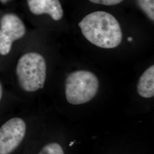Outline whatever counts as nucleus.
<instances>
[{
    "instance_id": "9b49d317",
    "label": "nucleus",
    "mask_w": 154,
    "mask_h": 154,
    "mask_svg": "<svg viewBox=\"0 0 154 154\" xmlns=\"http://www.w3.org/2000/svg\"><path fill=\"white\" fill-rule=\"evenodd\" d=\"M2 96V87L1 83L0 82V100L1 99Z\"/></svg>"
},
{
    "instance_id": "20e7f679",
    "label": "nucleus",
    "mask_w": 154,
    "mask_h": 154,
    "mask_svg": "<svg viewBox=\"0 0 154 154\" xmlns=\"http://www.w3.org/2000/svg\"><path fill=\"white\" fill-rule=\"evenodd\" d=\"M26 27L22 20L13 13H7L0 20V54H8L13 43L22 38Z\"/></svg>"
},
{
    "instance_id": "f257e3e1",
    "label": "nucleus",
    "mask_w": 154,
    "mask_h": 154,
    "mask_svg": "<svg viewBox=\"0 0 154 154\" xmlns=\"http://www.w3.org/2000/svg\"><path fill=\"white\" fill-rule=\"evenodd\" d=\"M78 25L83 35L99 48L113 49L121 43L123 35L120 24L109 13H91L85 17Z\"/></svg>"
},
{
    "instance_id": "6e6552de",
    "label": "nucleus",
    "mask_w": 154,
    "mask_h": 154,
    "mask_svg": "<svg viewBox=\"0 0 154 154\" xmlns=\"http://www.w3.org/2000/svg\"><path fill=\"white\" fill-rule=\"evenodd\" d=\"M138 5L149 18L154 21V0H137Z\"/></svg>"
},
{
    "instance_id": "7ed1b4c3",
    "label": "nucleus",
    "mask_w": 154,
    "mask_h": 154,
    "mask_svg": "<svg viewBox=\"0 0 154 154\" xmlns=\"http://www.w3.org/2000/svg\"><path fill=\"white\" fill-rule=\"evenodd\" d=\"M99 83L93 72L77 70L71 72L65 81V95L67 102L74 105L90 101L97 95Z\"/></svg>"
},
{
    "instance_id": "39448f33",
    "label": "nucleus",
    "mask_w": 154,
    "mask_h": 154,
    "mask_svg": "<svg viewBox=\"0 0 154 154\" xmlns=\"http://www.w3.org/2000/svg\"><path fill=\"white\" fill-rule=\"evenodd\" d=\"M26 125L20 118H13L0 128V154H10L22 142Z\"/></svg>"
},
{
    "instance_id": "0eeeda50",
    "label": "nucleus",
    "mask_w": 154,
    "mask_h": 154,
    "mask_svg": "<svg viewBox=\"0 0 154 154\" xmlns=\"http://www.w3.org/2000/svg\"><path fill=\"white\" fill-rule=\"evenodd\" d=\"M137 91L140 96L150 98L154 96V66L149 67L140 76L137 85Z\"/></svg>"
},
{
    "instance_id": "423d86ee",
    "label": "nucleus",
    "mask_w": 154,
    "mask_h": 154,
    "mask_svg": "<svg viewBox=\"0 0 154 154\" xmlns=\"http://www.w3.org/2000/svg\"><path fill=\"white\" fill-rule=\"evenodd\" d=\"M27 3L30 11L35 15L48 14L55 21L63 16L60 0H27Z\"/></svg>"
},
{
    "instance_id": "f03ea898",
    "label": "nucleus",
    "mask_w": 154,
    "mask_h": 154,
    "mask_svg": "<svg viewBox=\"0 0 154 154\" xmlns=\"http://www.w3.org/2000/svg\"><path fill=\"white\" fill-rule=\"evenodd\" d=\"M20 87L27 92H34L44 87L46 78V63L40 54L28 53L20 58L16 67Z\"/></svg>"
},
{
    "instance_id": "f8f14e48",
    "label": "nucleus",
    "mask_w": 154,
    "mask_h": 154,
    "mask_svg": "<svg viewBox=\"0 0 154 154\" xmlns=\"http://www.w3.org/2000/svg\"><path fill=\"white\" fill-rule=\"evenodd\" d=\"M9 1H11V0H0V1H1V2H2V3H4V4L6 3L7 2Z\"/></svg>"
},
{
    "instance_id": "1a4fd4ad",
    "label": "nucleus",
    "mask_w": 154,
    "mask_h": 154,
    "mask_svg": "<svg viewBox=\"0 0 154 154\" xmlns=\"http://www.w3.org/2000/svg\"><path fill=\"white\" fill-rule=\"evenodd\" d=\"M38 154H65L60 144L57 143H51L45 145Z\"/></svg>"
},
{
    "instance_id": "ddd939ff",
    "label": "nucleus",
    "mask_w": 154,
    "mask_h": 154,
    "mask_svg": "<svg viewBox=\"0 0 154 154\" xmlns=\"http://www.w3.org/2000/svg\"><path fill=\"white\" fill-rule=\"evenodd\" d=\"M128 41H132V37H128Z\"/></svg>"
},
{
    "instance_id": "9d476101",
    "label": "nucleus",
    "mask_w": 154,
    "mask_h": 154,
    "mask_svg": "<svg viewBox=\"0 0 154 154\" xmlns=\"http://www.w3.org/2000/svg\"><path fill=\"white\" fill-rule=\"evenodd\" d=\"M90 2L106 6L116 5L121 3L123 0H89Z\"/></svg>"
}]
</instances>
